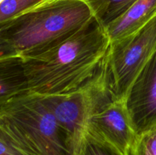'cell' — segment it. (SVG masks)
Segmentation results:
<instances>
[{
	"label": "cell",
	"mask_w": 156,
	"mask_h": 155,
	"mask_svg": "<svg viewBox=\"0 0 156 155\" xmlns=\"http://www.w3.org/2000/svg\"><path fill=\"white\" fill-rule=\"evenodd\" d=\"M110 44L105 27L93 17L54 48L34 57L22 58L29 93L59 95L79 89L100 69Z\"/></svg>",
	"instance_id": "1"
},
{
	"label": "cell",
	"mask_w": 156,
	"mask_h": 155,
	"mask_svg": "<svg viewBox=\"0 0 156 155\" xmlns=\"http://www.w3.org/2000/svg\"><path fill=\"white\" fill-rule=\"evenodd\" d=\"M93 17L83 0H46L5 23V35L17 56L34 57L71 37Z\"/></svg>",
	"instance_id": "2"
},
{
	"label": "cell",
	"mask_w": 156,
	"mask_h": 155,
	"mask_svg": "<svg viewBox=\"0 0 156 155\" xmlns=\"http://www.w3.org/2000/svg\"><path fill=\"white\" fill-rule=\"evenodd\" d=\"M138 0H86L94 18L106 27Z\"/></svg>",
	"instance_id": "10"
},
{
	"label": "cell",
	"mask_w": 156,
	"mask_h": 155,
	"mask_svg": "<svg viewBox=\"0 0 156 155\" xmlns=\"http://www.w3.org/2000/svg\"><path fill=\"white\" fill-rule=\"evenodd\" d=\"M41 97L66 134L74 155L78 154L93 115L114 100L103 64L95 75L79 89L64 94Z\"/></svg>",
	"instance_id": "4"
},
{
	"label": "cell",
	"mask_w": 156,
	"mask_h": 155,
	"mask_svg": "<svg viewBox=\"0 0 156 155\" xmlns=\"http://www.w3.org/2000/svg\"><path fill=\"white\" fill-rule=\"evenodd\" d=\"M77 155H123L107 143L85 133Z\"/></svg>",
	"instance_id": "12"
},
{
	"label": "cell",
	"mask_w": 156,
	"mask_h": 155,
	"mask_svg": "<svg viewBox=\"0 0 156 155\" xmlns=\"http://www.w3.org/2000/svg\"><path fill=\"white\" fill-rule=\"evenodd\" d=\"M87 133L107 143L123 155H130L137 136L123 100H112L93 115Z\"/></svg>",
	"instance_id": "7"
},
{
	"label": "cell",
	"mask_w": 156,
	"mask_h": 155,
	"mask_svg": "<svg viewBox=\"0 0 156 155\" xmlns=\"http://www.w3.org/2000/svg\"><path fill=\"white\" fill-rule=\"evenodd\" d=\"M46 0H4L0 4V24L8 22Z\"/></svg>",
	"instance_id": "11"
},
{
	"label": "cell",
	"mask_w": 156,
	"mask_h": 155,
	"mask_svg": "<svg viewBox=\"0 0 156 155\" xmlns=\"http://www.w3.org/2000/svg\"><path fill=\"white\" fill-rule=\"evenodd\" d=\"M156 52V15L144 27L111 42L104 60L114 100H123L136 76Z\"/></svg>",
	"instance_id": "5"
},
{
	"label": "cell",
	"mask_w": 156,
	"mask_h": 155,
	"mask_svg": "<svg viewBox=\"0 0 156 155\" xmlns=\"http://www.w3.org/2000/svg\"><path fill=\"white\" fill-rule=\"evenodd\" d=\"M0 155H27L0 118Z\"/></svg>",
	"instance_id": "13"
},
{
	"label": "cell",
	"mask_w": 156,
	"mask_h": 155,
	"mask_svg": "<svg viewBox=\"0 0 156 155\" xmlns=\"http://www.w3.org/2000/svg\"><path fill=\"white\" fill-rule=\"evenodd\" d=\"M130 155H156V129L137 136Z\"/></svg>",
	"instance_id": "14"
},
{
	"label": "cell",
	"mask_w": 156,
	"mask_h": 155,
	"mask_svg": "<svg viewBox=\"0 0 156 155\" xmlns=\"http://www.w3.org/2000/svg\"><path fill=\"white\" fill-rule=\"evenodd\" d=\"M0 118L27 155H74L41 96L27 93L16 97L0 110Z\"/></svg>",
	"instance_id": "3"
},
{
	"label": "cell",
	"mask_w": 156,
	"mask_h": 155,
	"mask_svg": "<svg viewBox=\"0 0 156 155\" xmlns=\"http://www.w3.org/2000/svg\"><path fill=\"white\" fill-rule=\"evenodd\" d=\"M83 1H85H85H86V0H83Z\"/></svg>",
	"instance_id": "17"
},
{
	"label": "cell",
	"mask_w": 156,
	"mask_h": 155,
	"mask_svg": "<svg viewBox=\"0 0 156 155\" xmlns=\"http://www.w3.org/2000/svg\"><path fill=\"white\" fill-rule=\"evenodd\" d=\"M5 23L0 24V59L13 57L17 56L16 53L8 41L5 35Z\"/></svg>",
	"instance_id": "15"
},
{
	"label": "cell",
	"mask_w": 156,
	"mask_h": 155,
	"mask_svg": "<svg viewBox=\"0 0 156 155\" xmlns=\"http://www.w3.org/2000/svg\"><path fill=\"white\" fill-rule=\"evenodd\" d=\"M156 15V0H138L105 27L110 42L126 37L144 27Z\"/></svg>",
	"instance_id": "8"
},
{
	"label": "cell",
	"mask_w": 156,
	"mask_h": 155,
	"mask_svg": "<svg viewBox=\"0 0 156 155\" xmlns=\"http://www.w3.org/2000/svg\"><path fill=\"white\" fill-rule=\"evenodd\" d=\"M27 93L29 90L24 59L20 56L0 59V110Z\"/></svg>",
	"instance_id": "9"
},
{
	"label": "cell",
	"mask_w": 156,
	"mask_h": 155,
	"mask_svg": "<svg viewBox=\"0 0 156 155\" xmlns=\"http://www.w3.org/2000/svg\"><path fill=\"white\" fill-rule=\"evenodd\" d=\"M123 100L137 135L156 129V52L136 76Z\"/></svg>",
	"instance_id": "6"
},
{
	"label": "cell",
	"mask_w": 156,
	"mask_h": 155,
	"mask_svg": "<svg viewBox=\"0 0 156 155\" xmlns=\"http://www.w3.org/2000/svg\"><path fill=\"white\" fill-rule=\"evenodd\" d=\"M3 1H4V0H0V4H1V3H2V2H3Z\"/></svg>",
	"instance_id": "16"
}]
</instances>
